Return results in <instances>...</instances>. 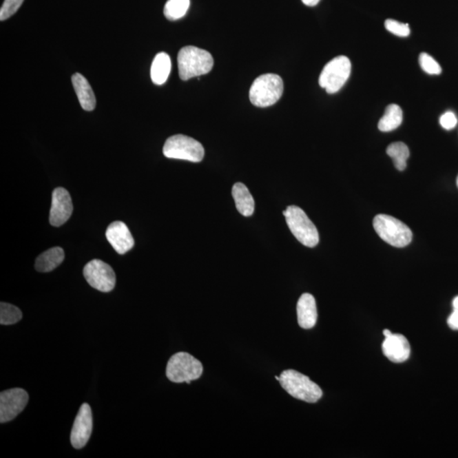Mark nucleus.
<instances>
[{
    "label": "nucleus",
    "instance_id": "nucleus-12",
    "mask_svg": "<svg viewBox=\"0 0 458 458\" xmlns=\"http://www.w3.org/2000/svg\"><path fill=\"white\" fill-rule=\"evenodd\" d=\"M72 211V200L67 190L64 188L54 189L50 214V225L54 227L63 225L71 218Z\"/></svg>",
    "mask_w": 458,
    "mask_h": 458
},
{
    "label": "nucleus",
    "instance_id": "nucleus-1",
    "mask_svg": "<svg viewBox=\"0 0 458 458\" xmlns=\"http://www.w3.org/2000/svg\"><path fill=\"white\" fill-rule=\"evenodd\" d=\"M179 76L183 81L206 75L214 67V61L207 50L195 46H186L178 56Z\"/></svg>",
    "mask_w": 458,
    "mask_h": 458
},
{
    "label": "nucleus",
    "instance_id": "nucleus-18",
    "mask_svg": "<svg viewBox=\"0 0 458 458\" xmlns=\"http://www.w3.org/2000/svg\"><path fill=\"white\" fill-rule=\"evenodd\" d=\"M64 259L65 252L63 249L61 247L51 248L38 256L36 260L35 267L37 271L40 273H49L60 266L63 262Z\"/></svg>",
    "mask_w": 458,
    "mask_h": 458
},
{
    "label": "nucleus",
    "instance_id": "nucleus-11",
    "mask_svg": "<svg viewBox=\"0 0 458 458\" xmlns=\"http://www.w3.org/2000/svg\"><path fill=\"white\" fill-rule=\"evenodd\" d=\"M93 431V415L90 406L83 403L76 415L71 432V443L75 449H82L90 441Z\"/></svg>",
    "mask_w": 458,
    "mask_h": 458
},
{
    "label": "nucleus",
    "instance_id": "nucleus-16",
    "mask_svg": "<svg viewBox=\"0 0 458 458\" xmlns=\"http://www.w3.org/2000/svg\"><path fill=\"white\" fill-rule=\"evenodd\" d=\"M72 81L82 108L87 112L93 111L96 106V98L90 83L80 73H75Z\"/></svg>",
    "mask_w": 458,
    "mask_h": 458
},
{
    "label": "nucleus",
    "instance_id": "nucleus-10",
    "mask_svg": "<svg viewBox=\"0 0 458 458\" xmlns=\"http://www.w3.org/2000/svg\"><path fill=\"white\" fill-rule=\"evenodd\" d=\"M29 400L28 392L21 388L7 390L0 394V423L16 419L23 411Z\"/></svg>",
    "mask_w": 458,
    "mask_h": 458
},
{
    "label": "nucleus",
    "instance_id": "nucleus-4",
    "mask_svg": "<svg viewBox=\"0 0 458 458\" xmlns=\"http://www.w3.org/2000/svg\"><path fill=\"white\" fill-rule=\"evenodd\" d=\"M373 228L381 239L394 247H405L413 240L409 227L389 215H377L373 219Z\"/></svg>",
    "mask_w": 458,
    "mask_h": 458
},
{
    "label": "nucleus",
    "instance_id": "nucleus-23",
    "mask_svg": "<svg viewBox=\"0 0 458 458\" xmlns=\"http://www.w3.org/2000/svg\"><path fill=\"white\" fill-rule=\"evenodd\" d=\"M21 318L23 313L18 307L6 302L0 304V324L12 325L21 321Z\"/></svg>",
    "mask_w": 458,
    "mask_h": 458
},
{
    "label": "nucleus",
    "instance_id": "nucleus-20",
    "mask_svg": "<svg viewBox=\"0 0 458 458\" xmlns=\"http://www.w3.org/2000/svg\"><path fill=\"white\" fill-rule=\"evenodd\" d=\"M403 120L402 110L400 106L391 104L387 106L386 112L379 120L378 127L381 132H391L401 126Z\"/></svg>",
    "mask_w": 458,
    "mask_h": 458
},
{
    "label": "nucleus",
    "instance_id": "nucleus-15",
    "mask_svg": "<svg viewBox=\"0 0 458 458\" xmlns=\"http://www.w3.org/2000/svg\"><path fill=\"white\" fill-rule=\"evenodd\" d=\"M298 318L300 328L310 329L316 325L318 309L313 295L306 293L300 296L298 303Z\"/></svg>",
    "mask_w": 458,
    "mask_h": 458
},
{
    "label": "nucleus",
    "instance_id": "nucleus-13",
    "mask_svg": "<svg viewBox=\"0 0 458 458\" xmlns=\"http://www.w3.org/2000/svg\"><path fill=\"white\" fill-rule=\"evenodd\" d=\"M106 239L120 255L126 254L134 247L133 236L125 223L116 221L109 225L105 232Z\"/></svg>",
    "mask_w": 458,
    "mask_h": 458
},
{
    "label": "nucleus",
    "instance_id": "nucleus-9",
    "mask_svg": "<svg viewBox=\"0 0 458 458\" xmlns=\"http://www.w3.org/2000/svg\"><path fill=\"white\" fill-rule=\"evenodd\" d=\"M84 278L91 287L101 292H111L116 285V274L112 267L101 260L94 259L83 269Z\"/></svg>",
    "mask_w": 458,
    "mask_h": 458
},
{
    "label": "nucleus",
    "instance_id": "nucleus-26",
    "mask_svg": "<svg viewBox=\"0 0 458 458\" xmlns=\"http://www.w3.org/2000/svg\"><path fill=\"white\" fill-rule=\"evenodd\" d=\"M384 25L388 31L395 36L408 37L411 32L408 24L399 23L397 21L388 19Z\"/></svg>",
    "mask_w": 458,
    "mask_h": 458
},
{
    "label": "nucleus",
    "instance_id": "nucleus-33",
    "mask_svg": "<svg viewBox=\"0 0 458 458\" xmlns=\"http://www.w3.org/2000/svg\"><path fill=\"white\" fill-rule=\"evenodd\" d=\"M457 187H458V177H457Z\"/></svg>",
    "mask_w": 458,
    "mask_h": 458
},
{
    "label": "nucleus",
    "instance_id": "nucleus-27",
    "mask_svg": "<svg viewBox=\"0 0 458 458\" xmlns=\"http://www.w3.org/2000/svg\"><path fill=\"white\" fill-rule=\"evenodd\" d=\"M439 123L443 128L446 130H452L457 126V118L455 114L452 112H447L439 118Z\"/></svg>",
    "mask_w": 458,
    "mask_h": 458
},
{
    "label": "nucleus",
    "instance_id": "nucleus-21",
    "mask_svg": "<svg viewBox=\"0 0 458 458\" xmlns=\"http://www.w3.org/2000/svg\"><path fill=\"white\" fill-rule=\"evenodd\" d=\"M387 155L392 158L397 169L404 171L406 168V160L410 156L408 146L402 142H395L388 146Z\"/></svg>",
    "mask_w": 458,
    "mask_h": 458
},
{
    "label": "nucleus",
    "instance_id": "nucleus-5",
    "mask_svg": "<svg viewBox=\"0 0 458 458\" xmlns=\"http://www.w3.org/2000/svg\"><path fill=\"white\" fill-rule=\"evenodd\" d=\"M203 373V365L192 355L178 353L172 355L167 362L166 375L174 383H191L200 379Z\"/></svg>",
    "mask_w": 458,
    "mask_h": 458
},
{
    "label": "nucleus",
    "instance_id": "nucleus-24",
    "mask_svg": "<svg viewBox=\"0 0 458 458\" xmlns=\"http://www.w3.org/2000/svg\"><path fill=\"white\" fill-rule=\"evenodd\" d=\"M419 64L421 68L428 74L439 75L441 73V65L435 59L427 53H422L419 56Z\"/></svg>",
    "mask_w": 458,
    "mask_h": 458
},
{
    "label": "nucleus",
    "instance_id": "nucleus-7",
    "mask_svg": "<svg viewBox=\"0 0 458 458\" xmlns=\"http://www.w3.org/2000/svg\"><path fill=\"white\" fill-rule=\"evenodd\" d=\"M164 156L170 159H178L200 163L205 149L200 142L185 135L178 134L167 139L163 147Z\"/></svg>",
    "mask_w": 458,
    "mask_h": 458
},
{
    "label": "nucleus",
    "instance_id": "nucleus-30",
    "mask_svg": "<svg viewBox=\"0 0 458 458\" xmlns=\"http://www.w3.org/2000/svg\"><path fill=\"white\" fill-rule=\"evenodd\" d=\"M453 309L458 311V296L454 298L452 302Z\"/></svg>",
    "mask_w": 458,
    "mask_h": 458
},
{
    "label": "nucleus",
    "instance_id": "nucleus-6",
    "mask_svg": "<svg viewBox=\"0 0 458 458\" xmlns=\"http://www.w3.org/2000/svg\"><path fill=\"white\" fill-rule=\"evenodd\" d=\"M283 214L289 229L300 243L310 248L316 247L320 242V234L316 226L302 209L295 206L289 207Z\"/></svg>",
    "mask_w": 458,
    "mask_h": 458
},
{
    "label": "nucleus",
    "instance_id": "nucleus-3",
    "mask_svg": "<svg viewBox=\"0 0 458 458\" xmlns=\"http://www.w3.org/2000/svg\"><path fill=\"white\" fill-rule=\"evenodd\" d=\"M284 92V82L280 76L269 73L256 79L250 90V100L258 107H269L277 103Z\"/></svg>",
    "mask_w": 458,
    "mask_h": 458
},
{
    "label": "nucleus",
    "instance_id": "nucleus-25",
    "mask_svg": "<svg viewBox=\"0 0 458 458\" xmlns=\"http://www.w3.org/2000/svg\"><path fill=\"white\" fill-rule=\"evenodd\" d=\"M24 0H5L0 10V20L5 21L12 17L23 5Z\"/></svg>",
    "mask_w": 458,
    "mask_h": 458
},
{
    "label": "nucleus",
    "instance_id": "nucleus-29",
    "mask_svg": "<svg viewBox=\"0 0 458 458\" xmlns=\"http://www.w3.org/2000/svg\"><path fill=\"white\" fill-rule=\"evenodd\" d=\"M304 5L307 6H317L318 3L320 2V0H302Z\"/></svg>",
    "mask_w": 458,
    "mask_h": 458
},
{
    "label": "nucleus",
    "instance_id": "nucleus-8",
    "mask_svg": "<svg viewBox=\"0 0 458 458\" xmlns=\"http://www.w3.org/2000/svg\"><path fill=\"white\" fill-rule=\"evenodd\" d=\"M351 63L349 58L344 56L333 58L325 65L320 76V85L329 94H335L349 79Z\"/></svg>",
    "mask_w": 458,
    "mask_h": 458
},
{
    "label": "nucleus",
    "instance_id": "nucleus-32",
    "mask_svg": "<svg viewBox=\"0 0 458 458\" xmlns=\"http://www.w3.org/2000/svg\"><path fill=\"white\" fill-rule=\"evenodd\" d=\"M275 379H276L277 380L280 381V376H275Z\"/></svg>",
    "mask_w": 458,
    "mask_h": 458
},
{
    "label": "nucleus",
    "instance_id": "nucleus-2",
    "mask_svg": "<svg viewBox=\"0 0 458 458\" xmlns=\"http://www.w3.org/2000/svg\"><path fill=\"white\" fill-rule=\"evenodd\" d=\"M280 377V383L283 389L298 400L315 403L322 397L321 388L309 377L295 370H285Z\"/></svg>",
    "mask_w": 458,
    "mask_h": 458
},
{
    "label": "nucleus",
    "instance_id": "nucleus-14",
    "mask_svg": "<svg viewBox=\"0 0 458 458\" xmlns=\"http://www.w3.org/2000/svg\"><path fill=\"white\" fill-rule=\"evenodd\" d=\"M383 353L390 361L400 364L409 358L411 347L408 339L400 333H392L382 344Z\"/></svg>",
    "mask_w": 458,
    "mask_h": 458
},
{
    "label": "nucleus",
    "instance_id": "nucleus-31",
    "mask_svg": "<svg viewBox=\"0 0 458 458\" xmlns=\"http://www.w3.org/2000/svg\"><path fill=\"white\" fill-rule=\"evenodd\" d=\"M383 333H384V335L386 336V338H387V337H389L392 335V333L389 331V329H384V331H383Z\"/></svg>",
    "mask_w": 458,
    "mask_h": 458
},
{
    "label": "nucleus",
    "instance_id": "nucleus-17",
    "mask_svg": "<svg viewBox=\"0 0 458 458\" xmlns=\"http://www.w3.org/2000/svg\"><path fill=\"white\" fill-rule=\"evenodd\" d=\"M232 196L236 201L237 210L244 217H251L255 211V200L247 187L242 183L233 186Z\"/></svg>",
    "mask_w": 458,
    "mask_h": 458
},
{
    "label": "nucleus",
    "instance_id": "nucleus-19",
    "mask_svg": "<svg viewBox=\"0 0 458 458\" xmlns=\"http://www.w3.org/2000/svg\"><path fill=\"white\" fill-rule=\"evenodd\" d=\"M171 68L170 56L164 52L157 54L152 62V70H150L152 82L156 85H163L169 76Z\"/></svg>",
    "mask_w": 458,
    "mask_h": 458
},
{
    "label": "nucleus",
    "instance_id": "nucleus-28",
    "mask_svg": "<svg viewBox=\"0 0 458 458\" xmlns=\"http://www.w3.org/2000/svg\"><path fill=\"white\" fill-rule=\"evenodd\" d=\"M447 324L453 331H458V311H453V313L450 315L448 320H447Z\"/></svg>",
    "mask_w": 458,
    "mask_h": 458
},
{
    "label": "nucleus",
    "instance_id": "nucleus-22",
    "mask_svg": "<svg viewBox=\"0 0 458 458\" xmlns=\"http://www.w3.org/2000/svg\"><path fill=\"white\" fill-rule=\"evenodd\" d=\"M190 0H168L164 7V14L169 21L181 19L188 12Z\"/></svg>",
    "mask_w": 458,
    "mask_h": 458
}]
</instances>
